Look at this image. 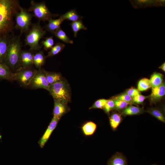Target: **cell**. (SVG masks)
I'll return each mask as SVG.
<instances>
[{
	"label": "cell",
	"mask_w": 165,
	"mask_h": 165,
	"mask_svg": "<svg viewBox=\"0 0 165 165\" xmlns=\"http://www.w3.org/2000/svg\"><path fill=\"white\" fill-rule=\"evenodd\" d=\"M115 103L114 109L117 110L123 109L130 104L129 103L123 101L115 98L113 99Z\"/></svg>",
	"instance_id": "30"
},
{
	"label": "cell",
	"mask_w": 165,
	"mask_h": 165,
	"mask_svg": "<svg viewBox=\"0 0 165 165\" xmlns=\"http://www.w3.org/2000/svg\"><path fill=\"white\" fill-rule=\"evenodd\" d=\"M70 24L74 33L75 37H76L78 32L80 30H86L87 29L81 20L72 22Z\"/></svg>",
	"instance_id": "25"
},
{
	"label": "cell",
	"mask_w": 165,
	"mask_h": 165,
	"mask_svg": "<svg viewBox=\"0 0 165 165\" xmlns=\"http://www.w3.org/2000/svg\"><path fill=\"white\" fill-rule=\"evenodd\" d=\"M97 125L94 122L88 121L85 123L81 126V130L83 134L86 136L92 135L95 132Z\"/></svg>",
	"instance_id": "17"
},
{
	"label": "cell",
	"mask_w": 165,
	"mask_h": 165,
	"mask_svg": "<svg viewBox=\"0 0 165 165\" xmlns=\"http://www.w3.org/2000/svg\"><path fill=\"white\" fill-rule=\"evenodd\" d=\"M59 120L57 118L53 116L47 129L38 142L41 148H42L44 146L52 133L56 128Z\"/></svg>",
	"instance_id": "9"
},
{
	"label": "cell",
	"mask_w": 165,
	"mask_h": 165,
	"mask_svg": "<svg viewBox=\"0 0 165 165\" xmlns=\"http://www.w3.org/2000/svg\"><path fill=\"white\" fill-rule=\"evenodd\" d=\"M65 47L64 44L57 42L50 50L46 57H50L56 55L61 52Z\"/></svg>",
	"instance_id": "26"
},
{
	"label": "cell",
	"mask_w": 165,
	"mask_h": 165,
	"mask_svg": "<svg viewBox=\"0 0 165 165\" xmlns=\"http://www.w3.org/2000/svg\"><path fill=\"white\" fill-rule=\"evenodd\" d=\"M125 93L129 95L132 98L140 94L139 91L137 89L133 87H131L127 90Z\"/></svg>",
	"instance_id": "35"
},
{
	"label": "cell",
	"mask_w": 165,
	"mask_h": 165,
	"mask_svg": "<svg viewBox=\"0 0 165 165\" xmlns=\"http://www.w3.org/2000/svg\"><path fill=\"white\" fill-rule=\"evenodd\" d=\"M48 91L54 99L67 104L71 101L70 87L68 83L64 79L50 85Z\"/></svg>",
	"instance_id": "3"
},
{
	"label": "cell",
	"mask_w": 165,
	"mask_h": 165,
	"mask_svg": "<svg viewBox=\"0 0 165 165\" xmlns=\"http://www.w3.org/2000/svg\"><path fill=\"white\" fill-rule=\"evenodd\" d=\"M64 20L60 17L57 19H50L48 24L46 26V30L53 34L58 28L61 27V25Z\"/></svg>",
	"instance_id": "15"
},
{
	"label": "cell",
	"mask_w": 165,
	"mask_h": 165,
	"mask_svg": "<svg viewBox=\"0 0 165 165\" xmlns=\"http://www.w3.org/2000/svg\"><path fill=\"white\" fill-rule=\"evenodd\" d=\"M37 71L30 67L21 68L15 72L16 74L15 80L24 87L29 86Z\"/></svg>",
	"instance_id": "7"
},
{
	"label": "cell",
	"mask_w": 165,
	"mask_h": 165,
	"mask_svg": "<svg viewBox=\"0 0 165 165\" xmlns=\"http://www.w3.org/2000/svg\"><path fill=\"white\" fill-rule=\"evenodd\" d=\"M34 55V54L30 51H21L20 57V63L21 68L30 67L33 64Z\"/></svg>",
	"instance_id": "14"
},
{
	"label": "cell",
	"mask_w": 165,
	"mask_h": 165,
	"mask_svg": "<svg viewBox=\"0 0 165 165\" xmlns=\"http://www.w3.org/2000/svg\"><path fill=\"white\" fill-rule=\"evenodd\" d=\"M157 165L153 164V165Z\"/></svg>",
	"instance_id": "38"
},
{
	"label": "cell",
	"mask_w": 165,
	"mask_h": 165,
	"mask_svg": "<svg viewBox=\"0 0 165 165\" xmlns=\"http://www.w3.org/2000/svg\"><path fill=\"white\" fill-rule=\"evenodd\" d=\"M20 7L17 0H0V36L11 31L13 26V16Z\"/></svg>",
	"instance_id": "1"
},
{
	"label": "cell",
	"mask_w": 165,
	"mask_h": 165,
	"mask_svg": "<svg viewBox=\"0 0 165 165\" xmlns=\"http://www.w3.org/2000/svg\"><path fill=\"white\" fill-rule=\"evenodd\" d=\"M41 43L43 46L44 49L45 50H50L54 45L53 36L46 38L45 40L42 41Z\"/></svg>",
	"instance_id": "29"
},
{
	"label": "cell",
	"mask_w": 165,
	"mask_h": 165,
	"mask_svg": "<svg viewBox=\"0 0 165 165\" xmlns=\"http://www.w3.org/2000/svg\"><path fill=\"white\" fill-rule=\"evenodd\" d=\"M54 100V107L53 110V116L59 119L69 110L68 104L57 100Z\"/></svg>",
	"instance_id": "10"
},
{
	"label": "cell",
	"mask_w": 165,
	"mask_h": 165,
	"mask_svg": "<svg viewBox=\"0 0 165 165\" xmlns=\"http://www.w3.org/2000/svg\"><path fill=\"white\" fill-rule=\"evenodd\" d=\"M10 39L6 35L0 36V63H5Z\"/></svg>",
	"instance_id": "12"
},
{
	"label": "cell",
	"mask_w": 165,
	"mask_h": 165,
	"mask_svg": "<svg viewBox=\"0 0 165 165\" xmlns=\"http://www.w3.org/2000/svg\"><path fill=\"white\" fill-rule=\"evenodd\" d=\"M46 75L47 81L50 85L63 79L61 74L58 72L46 71Z\"/></svg>",
	"instance_id": "20"
},
{
	"label": "cell",
	"mask_w": 165,
	"mask_h": 165,
	"mask_svg": "<svg viewBox=\"0 0 165 165\" xmlns=\"http://www.w3.org/2000/svg\"><path fill=\"white\" fill-rule=\"evenodd\" d=\"M163 75L160 73L156 72L154 73L151 75L149 79L152 88L160 86L163 83Z\"/></svg>",
	"instance_id": "21"
},
{
	"label": "cell",
	"mask_w": 165,
	"mask_h": 165,
	"mask_svg": "<svg viewBox=\"0 0 165 165\" xmlns=\"http://www.w3.org/2000/svg\"><path fill=\"white\" fill-rule=\"evenodd\" d=\"M149 96H145L140 94L132 98L133 102V103L141 104Z\"/></svg>",
	"instance_id": "34"
},
{
	"label": "cell",
	"mask_w": 165,
	"mask_h": 165,
	"mask_svg": "<svg viewBox=\"0 0 165 165\" xmlns=\"http://www.w3.org/2000/svg\"><path fill=\"white\" fill-rule=\"evenodd\" d=\"M115 98L126 102L130 104L133 103L132 98L126 93L119 95L116 97Z\"/></svg>",
	"instance_id": "33"
},
{
	"label": "cell",
	"mask_w": 165,
	"mask_h": 165,
	"mask_svg": "<svg viewBox=\"0 0 165 165\" xmlns=\"http://www.w3.org/2000/svg\"><path fill=\"white\" fill-rule=\"evenodd\" d=\"M21 51L20 37H13L10 39L5 62L11 71L15 70L16 72L21 68L20 63Z\"/></svg>",
	"instance_id": "2"
},
{
	"label": "cell",
	"mask_w": 165,
	"mask_h": 165,
	"mask_svg": "<svg viewBox=\"0 0 165 165\" xmlns=\"http://www.w3.org/2000/svg\"><path fill=\"white\" fill-rule=\"evenodd\" d=\"M147 112L158 120L165 123V117L162 111L160 109L156 108H152L149 109Z\"/></svg>",
	"instance_id": "27"
},
{
	"label": "cell",
	"mask_w": 165,
	"mask_h": 165,
	"mask_svg": "<svg viewBox=\"0 0 165 165\" xmlns=\"http://www.w3.org/2000/svg\"><path fill=\"white\" fill-rule=\"evenodd\" d=\"M165 94V83L160 86L152 88V93L149 96L151 102L154 103L159 101Z\"/></svg>",
	"instance_id": "11"
},
{
	"label": "cell",
	"mask_w": 165,
	"mask_h": 165,
	"mask_svg": "<svg viewBox=\"0 0 165 165\" xmlns=\"http://www.w3.org/2000/svg\"><path fill=\"white\" fill-rule=\"evenodd\" d=\"M108 100L104 99H99L96 101L89 109L93 108L103 109Z\"/></svg>",
	"instance_id": "31"
},
{
	"label": "cell",
	"mask_w": 165,
	"mask_h": 165,
	"mask_svg": "<svg viewBox=\"0 0 165 165\" xmlns=\"http://www.w3.org/2000/svg\"><path fill=\"white\" fill-rule=\"evenodd\" d=\"M108 165H127L126 159L123 155L117 152L108 160Z\"/></svg>",
	"instance_id": "16"
},
{
	"label": "cell",
	"mask_w": 165,
	"mask_h": 165,
	"mask_svg": "<svg viewBox=\"0 0 165 165\" xmlns=\"http://www.w3.org/2000/svg\"><path fill=\"white\" fill-rule=\"evenodd\" d=\"M50 85L46 79V70L41 68L37 70L29 86L35 89L42 88L48 90Z\"/></svg>",
	"instance_id": "8"
},
{
	"label": "cell",
	"mask_w": 165,
	"mask_h": 165,
	"mask_svg": "<svg viewBox=\"0 0 165 165\" xmlns=\"http://www.w3.org/2000/svg\"><path fill=\"white\" fill-rule=\"evenodd\" d=\"M151 87L149 80L146 78L141 79L138 84V90L139 91H144Z\"/></svg>",
	"instance_id": "28"
},
{
	"label": "cell",
	"mask_w": 165,
	"mask_h": 165,
	"mask_svg": "<svg viewBox=\"0 0 165 165\" xmlns=\"http://www.w3.org/2000/svg\"><path fill=\"white\" fill-rule=\"evenodd\" d=\"M53 34L57 38L65 43L73 44V41L69 38L61 27L57 30Z\"/></svg>",
	"instance_id": "24"
},
{
	"label": "cell",
	"mask_w": 165,
	"mask_h": 165,
	"mask_svg": "<svg viewBox=\"0 0 165 165\" xmlns=\"http://www.w3.org/2000/svg\"><path fill=\"white\" fill-rule=\"evenodd\" d=\"M46 57L43 51H39L34 54L33 58V64L37 68H41L45 63Z\"/></svg>",
	"instance_id": "22"
},
{
	"label": "cell",
	"mask_w": 165,
	"mask_h": 165,
	"mask_svg": "<svg viewBox=\"0 0 165 165\" xmlns=\"http://www.w3.org/2000/svg\"><path fill=\"white\" fill-rule=\"evenodd\" d=\"M2 138V135H1L0 132V139Z\"/></svg>",
	"instance_id": "37"
},
{
	"label": "cell",
	"mask_w": 165,
	"mask_h": 165,
	"mask_svg": "<svg viewBox=\"0 0 165 165\" xmlns=\"http://www.w3.org/2000/svg\"><path fill=\"white\" fill-rule=\"evenodd\" d=\"M159 68L161 69L164 72H165V63H163L160 67H159Z\"/></svg>",
	"instance_id": "36"
},
{
	"label": "cell",
	"mask_w": 165,
	"mask_h": 165,
	"mask_svg": "<svg viewBox=\"0 0 165 165\" xmlns=\"http://www.w3.org/2000/svg\"><path fill=\"white\" fill-rule=\"evenodd\" d=\"M28 11L32 12L34 16L39 20L44 22L57 16L50 12L44 2H37L31 1Z\"/></svg>",
	"instance_id": "5"
},
{
	"label": "cell",
	"mask_w": 165,
	"mask_h": 165,
	"mask_svg": "<svg viewBox=\"0 0 165 165\" xmlns=\"http://www.w3.org/2000/svg\"><path fill=\"white\" fill-rule=\"evenodd\" d=\"M64 20H68L72 22H75L83 18L82 16L79 15L75 9L70 10L60 16Z\"/></svg>",
	"instance_id": "19"
},
{
	"label": "cell",
	"mask_w": 165,
	"mask_h": 165,
	"mask_svg": "<svg viewBox=\"0 0 165 165\" xmlns=\"http://www.w3.org/2000/svg\"><path fill=\"white\" fill-rule=\"evenodd\" d=\"M115 103L113 99L108 100L105 104L103 109L105 112L108 115H109L111 110L114 109Z\"/></svg>",
	"instance_id": "32"
},
{
	"label": "cell",
	"mask_w": 165,
	"mask_h": 165,
	"mask_svg": "<svg viewBox=\"0 0 165 165\" xmlns=\"http://www.w3.org/2000/svg\"><path fill=\"white\" fill-rule=\"evenodd\" d=\"M122 118L121 115L117 113H112L109 118V122L111 127L115 130L120 123Z\"/></svg>",
	"instance_id": "23"
},
{
	"label": "cell",
	"mask_w": 165,
	"mask_h": 165,
	"mask_svg": "<svg viewBox=\"0 0 165 165\" xmlns=\"http://www.w3.org/2000/svg\"><path fill=\"white\" fill-rule=\"evenodd\" d=\"M45 34L46 31L39 24H34L26 35L25 39L26 45L29 46L31 50H39L41 48L39 41Z\"/></svg>",
	"instance_id": "4"
},
{
	"label": "cell",
	"mask_w": 165,
	"mask_h": 165,
	"mask_svg": "<svg viewBox=\"0 0 165 165\" xmlns=\"http://www.w3.org/2000/svg\"><path fill=\"white\" fill-rule=\"evenodd\" d=\"M15 16L16 28L21 33L28 31L31 24L32 15L20 6Z\"/></svg>",
	"instance_id": "6"
},
{
	"label": "cell",
	"mask_w": 165,
	"mask_h": 165,
	"mask_svg": "<svg viewBox=\"0 0 165 165\" xmlns=\"http://www.w3.org/2000/svg\"><path fill=\"white\" fill-rule=\"evenodd\" d=\"M16 74L12 72L5 63H0V80L12 82L15 80Z\"/></svg>",
	"instance_id": "13"
},
{
	"label": "cell",
	"mask_w": 165,
	"mask_h": 165,
	"mask_svg": "<svg viewBox=\"0 0 165 165\" xmlns=\"http://www.w3.org/2000/svg\"><path fill=\"white\" fill-rule=\"evenodd\" d=\"M144 111L143 108L130 105L123 110L122 114L124 116L138 115L142 113Z\"/></svg>",
	"instance_id": "18"
}]
</instances>
